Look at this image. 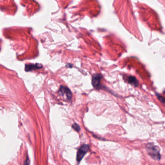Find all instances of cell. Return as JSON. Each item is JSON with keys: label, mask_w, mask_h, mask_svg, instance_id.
Instances as JSON below:
<instances>
[{"label": "cell", "mask_w": 165, "mask_h": 165, "mask_svg": "<svg viewBox=\"0 0 165 165\" xmlns=\"http://www.w3.org/2000/svg\"><path fill=\"white\" fill-rule=\"evenodd\" d=\"M89 148V146L87 144H84L80 147L77 151V162H80V161L84 158V156H85L87 152L88 151Z\"/></svg>", "instance_id": "7a4b0ae2"}, {"label": "cell", "mask_w": 165, "mask_h": 165, "mask_svg": "<svg viewBox=\"0 0 165 165\" xmlns=\"http://www.w3.org/2000/svg\"><path fill=\"white\" fill-rule=\"evenodd\" d=\"M24 165H30V160L28 158H27L25 162Z\"/></svg>", "instance_id": "ba28073f"}, {"label": "cell", "mask_w": 165, "mask_h": 165, "mask_svg": "<svg viewBox=\"0 0 165 165\" xmlns=\"http://www.w3.org/2000/svg\"><path fill=\"white\" fill-rule=\"evenodd\" d=\"M102 76L100 74H96L93 75L92 78V84L96 89L100 88L101 86V79Z\"/></svg>", "instance_id": "3957f363"}, {"label": "cell", "mask_w": 165, "mask_h": 165, "mask_svg": "<svg viewBox=\"0 0 165 165\" xmlns=\"http://www.w3.org/2000/svg\"><path fill=\"white\" fill-rule=\"evenodd\" d=\"M72 127L75 131H77V132H79V131L80 130V127L77 125V123H74V124L72 126Z\"/></svg>", "instance_id": "8992f818"}, {"label": "cell", "mask_w": 165, "mask_h": 165, "mask_svg": "<svg viewBox=\"0 0 165 165\" xmlns=\"http://www.w3.org/2000/svg\"><path fill=\"white\" fill-rule=\"evenodd\" d=\"M146 150L149 155L153 159L159 160L161 158L159 149L153 144H148L146 145Z\"/></svg>", "instance_id": "6da1fadb"}, {"label": "cell", "mask_w": 165, "mask_h": 165, "mask_svg": "<svg viewBox=\"0 0 165 165\" xmlns=\"http://www.w3.org/2000/svg\"><path fill=\"white\" fill-rule=\"evenodd\" d=\"M59 92L62 96H65L69 100H71L72 97V94L71 92L67 87L61 86L59 90Z\"/></svg>", "instance_id": "277c9868"}, {"label": "cell", "mask_w": 165, "mask_h": 165, "mask_svg": "<svg viewBox=\"0 0 165 165\" xmlns=\"http://www.w3.org/2000/svg\"><path fill=\"white\" fill-rule=\"evenodd\" d=\"M127 81L128 83L131 84V85L134 86L135 87H137L138 86V81L136 79V77L133 76H129L127 77Z\"/></svg>", "instance_id": "5b68a950"}, {"label": "cell", "mask_w": 165, "mask_h": 165, "mask_svg": "<svg viewBox=\"0 0 165 165\" xmlns=\"http://www.w3.org/2000/svg\"><path fill=\"white\" fill-rule=\"evenodd\" d=\"M157 96H158V99H159V100L163 102V103H164V102H165V99H164V98L163 97H162V96H159L158 94Z\"/></svg>", "instance_id": "52a82bcc"}]
</instances>
